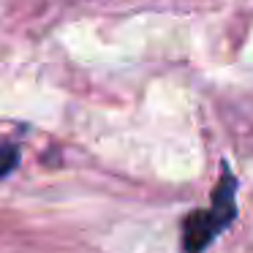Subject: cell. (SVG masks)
Instances as JSON below:
<instances>
[{
    "label": "cell",
    "mask_w": 253,
    "mask_h": 253,
    "mask_svg": "<svg viewBox=\"0 0 253 253\" xmlns=\"http://www.w3.org/2000/svg\"><path fill=\"white\" fill-rule=\"evenodd\" d=\"M234 177L229 174V169H223L218 188L212 193V207L210 210H196V212L188 215L185 226H182V242H185L188 253H199L202 248L210 245L215 234H218L223 226L231 223L234 218Z\"/></svg>",
    "instance_id": "obj_1"
},
{
    "label": "cell",
    "mask_w": 253,
    "mask_h": 253,
    "mask_svg": "<svg viewBox=\"0 0 253 253\" xmlns=\"http://www.w3.org/2000/svg\"><path fill=\"white\" fill-rule=\"evenodd\" d=\"M19 164V147L17 144H0V177H6Z\"/></svg>",
    "instance_id": "obj_2"
}]
</instances>
